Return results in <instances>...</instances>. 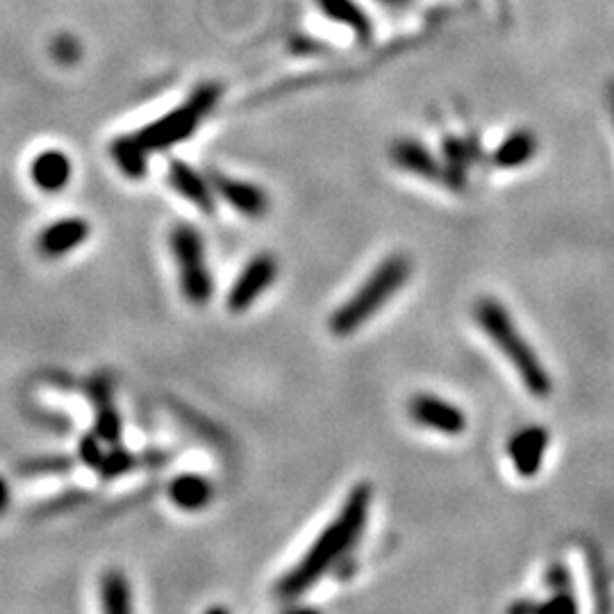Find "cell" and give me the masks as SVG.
Here are the masks:
<instances>
[{
    "label": "cell",
    "mask_w": 614,
    "mask_h": 614,
    "mask_svg": "<svg viewBox=\"0 0 614 614\" xmlns=\"http://www.w3.org/2000/svg\"><path fill=\"white\" fill-rule=\"evenodd\" d=\"M371 499L373 489L369 483H360L351 489L333 521L321 530L310 549L301 555V560L278 580L276 594L280 599H296L317 585L335 564L342 562L344 555L360 539L362 530L367 528Z\"/></svg>",
    "instance_id": "obj_1"
},
{
    "label": "cell",
    "mask_w": 614,
    "mask_h": 614,
    "mask_svg": "<svg viewBox=\"0 0 614 614\" xmlns=\"http://www.w3.org/2000/svg\"><path fill=\"white\" fill-rule=\"evenodd\" d=\"M474 317L483 335L496 346L505 362L517 373L521 385H524L535 398H549L553 392V380L549 369L544 367L535 348L528 344V339L521 335V330L514 323L512 314L505 310L496 298H480L474 305Z\"/></svg>",
    "instance_id": "obj_2"
},
{
    "label": "cell",
    "mask_w": 614,
    "mask_h": 614,
    "mask_svg": "<svg viewBox=\"0 0 614 614\" xmlns=\"http://www.w3.org/2000/svg\"><path fill=\"white\" fill-rule=\"evenodd\" d=\"M410 276L412 262L408 255L394 253L385 257V260L371 271V276L355 289L351 298H346V301L330 314V333L337 337L358 333L360 328L367 326V323L408 285Z\"/></svg>",
    "instance_id": "obj_3"
},
{
    "label": "cell",
    "mask_w": 614,
    "mask_h": 614,
    "mask_svg": "<svg viewBox=\"0 0 614 614\" xmlns=\"http://www.w3.org/2000/svg\"><path fill=\"white\" fill-rule=\"evenodd\" d=\"M221 98L219 85H201L185 103L178 105L176 110L164 114L162 119L153 121L151 126L137 132V139L144 144L148 153L167 151V148L182 144L189 139L201 126L203 119L212 112Z\"/></svg>",
    "instance_id": "obj_4"
},
{
    "label": "cell",
    "mask_w": 614,
    "mask_h": 614,
    "mask_svg": "<svg viewBox=\"0 0 614 614\" xmlns=\"http://www.w3.org/2000/svg\"><path fill=\"white\" fill-rule=\"evenodd\" d=\"M171 251L178 267L182 294L196 307L207 305L214 292V282L210 267H207L203 237L194 226L180 223L171 232Z\"/></svg>",
    "instance_id": "obj_5"
},
{
    "label": "cell",
    "mask_w": 614,
    "mask_h": 614,
    "mask_svg": "<svg viewBox=\"0 0 614 614\" xmlns=\"http://www.w3.org/2000/svg\"><path fill=\"white\" fill-rule=\"evenodd\" d=\"M278 278V260L271 253H260L246 262V267L232 282L228 292V310L232 314H244L269 292Z\"/></svg>",
    "instance_id": "obj_6"
},
{
    "label": "cell",
    "mask_w": 614,
    "mask_h": 614,
    "mask_svg": "<svg viewBox=\"0 0 614 614\" xmlns=\"http://www.w3.org/2000/svg\"><path fill=\"white\" fill-rule=\"evenodd\" d=\"M408 412L417 426L433 430L437 435L458 437L467 430V414L460 405L435 394H417L410 401Z\"/></svg>",
    "instance_id": "obj_7"
},
{
    "label": "cell",
    "mask_w": 614,
    "mask_h": 614,
    "mask_svg": "<svg viewBox=\"0 0 614 614\" xmlns=\"http://www.w3.org/2000/svg\"><path fill=\"white\" fill-rule=\"evenodd\" d=\"M212 187L223 203H228L232 210L246 219H262L271 207L269 194L260 185H253V182L214 173Z\"/></svg>",
    "instance_id": "obj_8"
},
{
    "label": "cell",
    "mask_w": 614,
    "mask_h": 614,
    "mask_svg": "<svg viewBox=\"0 0 614 614\" xmlns=\"http://www.w3.org/2000/svg\"><path fill=\"white\" fill-rule=\"evenodd\" d=\"M549 451V430L542 426H528L514 433L508 442V458L521 478H535Z\"/></svg>",
    "instance_id": "obj_9"
},
{
    "label": "cell",
    "mask_w": 614,
    "mask_h": 614,
    "mask_svg": "<svg viewBox=\"0 0 614 614\" xmlns=\"http://www.w3.org/2000/svg\"><path fill=\"white\" fill-rule=\"evenodd\" d=\"M169 185L173 187L180 198H185L187 203H192L196 210H201L205 214L214 212V205H217V194H214L212 180L203 178L194 167H189L187 162L182 160H171L169 162Z\"/></svg>",
    "instance_id": "obj_10"
},
{
    "label": "cell",
    "mask_w": 614,
    "mask_h": 614,
    "mask_svg": "<svg viewBox=\"0 0 614 614\" xmlns=\"http://www.w3.org/2000/svg\"><path fill=\"white\" fill-rule=\"evenodd\" d=\"M389 155H392V162L398 169L408 171L412 176H419L423 180H433L446 185L444 164L439 162L426 146L419 144V141L398 139L392 146V151H389Z\"/></svg>",
    "instance_id": "obj_11"
},
{
    "label": "cell",
    "mask_w": 614,
    "mask_h": 614,
    "mask_svg": "<svg viewBox=\"0 0 614 614\" xmlns=\"http://www.w3.org/2000/svg\"><path fill=\"white\" fill-rule=\"evenodd\" d=\"M91 235L89 223L82 217H66L46 226L39 235V251L46 257H64L76 251Z\"/></svg>",
    "instance_id": "obj_12"
},
{
    "label": "cell",
    "mask_w": 614,
    "mask_h": 614,
    "mask_svg": "<svg viewBox=\"0 0 614 614\" xmlns=\"http://www.w3.org/2000/svg\"><path fill=\"white\" fill-rule=\"evenodd\" d=\"M71 173L73 167L69 155L57 151V148L41 151L35 160L30 162V180L35 182V187H39L41 192L48 194L62 192L71 182Z\"/></svg>",
    "instance_id": "obj_13"
},
{
    "label": "cell",
    "mask_w": 614,
    "mask_h": 614,
    "mask_svg": "<svg viewBox=\"0 0 614 614\" xmlns=\"http://www.w3.org/2000/svg\"><path fill=\"white\" fill-rule=\"evenodd\" d=\"M169 499L182 512H201L214 499V487L201 474H180L169 483Z\"/></svg>",
    "instance_id": "obj_14"
},
{
    "label": "cell",
    "mask_w": 614,
    "mask_h": 614,
    "mask_svg": "<svg viewBox=\"0 0 614 614\" xmlns=\"http://www.w3.org/2000/svg\"><path fill=\"white\" fill-rule=\"evenodd\" d=\"M91 403L96 410V435L107 444H119L121 439V419L112 401V389L105 380L91 383Z\"/></svg>",
    "instance_id": "obj_15"
},
{
    "label": "cell",
    "mask_w": 614,
    "mask_h": 614,
    "mask_svg": "<svg viewBox=\"0 0 614 614\" xmlns=\"http://www.w3.org/2000/svg\"><path fill=\"white\" fill-rule=\"evenodd\" d=\"M323 16L330 21L346 26L360 41H369L373 26L369 16L364 14L362 7L355 0H314Z\"/></svg>",
    "instance_id": "obj_16"
},
{
    "label": "cell",
    "mask_w": 614,
    "mask_h": 614,
    "mask_svg": "<svg viewBox=\"0 0 614 614\" xmlns=\"http://www.w3.org/2000/svg\"><path fill=\"white\" fill-rule=\"evenodd\" d=\"M537 153V137L530 130H514L496 148L492 160L499 169H519Z\"/></svg>",
    "instance_id": "obj_17"
},
{
    "label": "cell",
    "mask_w": 614,
    "mask_h": 614,
    "mask_svg": "<svg viewBox=\"0 0 614 614\" xmlns=\"http://www.w3.org/2000/svg\"><path fill=\"white\" fill-rule=\"evenodd\" d=\"M110 153L114 157L116 167L130 180H141L148 173V153L144 144L137 139V135L119 137L112 144Z\"/></svg>",
    "instance_id": "obj_18"
},
{
    "label": "cell",
    "mask_w": 614,
    "mask_h": 614,
    "mask_svg": "<svg viewBox=\"0 0 614 614\" xmlns=\"http://www.w3.org/2000/svg\"><path fill=\"white\" fill-rule=\"evenodd\" d=\"M103 610L112 614H126L132 610V589L130 580L119 569H110L101 580Z\"/></svg>",
    "instance_id": "obj_19"
},
{
    "label": "cell",
    "mask_w": 614,
    "mask_h": 614,
    "mask_svg": "<svg viewBox=\"0 0 614 614\" xmlns=\"http://www.w3.org/2000/svg\"><path fill=\"white\" fill-rule=\"evenodd\" d=\"M135 469V455L123 451V448H116L110 455H103L101 464H98V474H101L105 480H114L123 474H128V471Z\"/></svg>",
    "instance_id": "obj_20"
},
{
    "label": "cell",
    "mask_w": 614,
    "mask_h": 614,
    "mask_svg": "<svg viewBox=\"0 0 614 614\" xmlns=\"http://www.w3.org/2000/svg\"><path fill=\"white\" fill-rule=\"evenodd\" d=\"M73 467V460L69 458H37L30 460L21 467L23 476H55V474H69Z\"/></svg>",
    "instance_id": "obj_21"
},
{
    "label": "cell",
    "mask_w": 614,
    "mask_h": 614,
    "mask_svg": "<svg viewBox=\"0 0 614 614\" xmlns=\"http://www.w3.org/2000/svg\"><path fill=\"white\" fill-rule=\"evenodd\" d=\"M103 451L101 444H98V435H89L80 442V460L87 464L91 469H98V464L103 460Z\"/></svg>",
    "instance_id": "obj_22"
},
{
    "label": "cell",
    "mask_w": 614,
    "mask_h": 614,
    "mask_svg": "<svg viewBox=\"0 0 614 614\" xmlns=\"http://www.w3.org/2000/svg\"><path fill=\"white\" fill-rule=\"evenodd\" d=\"M537 610H560V612H576L578 603L571 594V589H564V592H553V599L549 603L537 605Z\"/></svg>",
    "instance_id": "obj_23"
},
{
    "label": "cell",
    "mask_w": 614,
    "mask_h": 614,
    "mask_svg": "<svg viewBox=\"0 0 614 614\" xmlns=\"http://www.w3.org/2000/svg\"><path fill=\"white\" fill-rule=\"evenodd\" d=\"M549 587L553 589V592H564V589H571L569 571L564 567H553L549 574Z\"/></svg>",
    "instance_id": "obj_24"
},
{
    "label": "cell",
    "mask_w": 614,
    "mask_h": 614,
    "mask_svg": "<svg viewBox=\"0 0 614 614\" xmlns=\"http://www.w3.org/2000/svg\"><path fill=\"white\" fill-rule=\"evenodd\" d=\"M10 501H12L10 485H7V480L0 476V514L7 512V508H10Z\"/></svg>",
    "instance_id": "obj_25"
},
{
    "label": "cell",
    "mask_w": 614,
    "mask_h": 614,
    "mask_svg": "<svg viewBox=\"0 0 614 614\" xmlns=\"http://www.w3.org/2000/svg\"><path fill=\"white\" fill-rule=\"evenodd\" d=\"M378 3L389 5V7H405V5H410L412 0H378Z\"/></svg>",
    "instance_id": "obj_26"
},
{
    "label": "cell",
    "mask_w": 614,
    "mask_h": 614,
    "mask_svg": "<svg viewBox=\"0 0 614 614\" xmlns=\"http://www.w3.org/2000/svg\"><path fill=\"white\" fill-rule=\"evenodd\" d=\"M608 96H610V112H612V121H614V82L610 85Z\"/></svg>",
    "instance_id": "obj_27"
}]
</instances>
